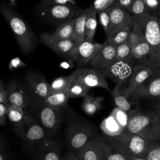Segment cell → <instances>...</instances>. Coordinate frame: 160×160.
<instances>
[{"mask_svg": "<svg viewBox=\"0 0 160 160\" xmlns=\"http://www.w3.org/2000/svg\"><path fill=\"white\" fill-rule=\"evenodd\" d=\"M132 19V31L142 36L151 48L149 66L160 67V24L159 18L147 12Z\"/></svg>", "mask_w": 160, "mask_h": 160, "instance_id": "6da1fadb", "label": "cell"}, {"mask_svg": "<svg viewBox=\"0 0 160 160\" xmlns=\"http://www.w3.org/2000/svg\"><path fill=\"white\" fill-rule=\"evenodd\" d=\"M126 131L151 141H160V118L155 112L131 110Z\"/></svg>", "mask_w": 160, "mask_h": 160, "instance_id": "7a4b0ae2", "label": "cell"}, {"mask_svg": "<svg viewBox=\"0 0 160 160\" xmlns=\"http://www.w3.org/2000/svg\"><path fill=\"white\" fill-rule=\"evenodd\" d=\"M92 124L74 116H69L65 124V136L69 151L76 154L98 136Z\"/></svg>", "mask_w": 160, "mask_h": 160, "instance_id": "3957f363", "label": "cell"}, {"mask_svg": "<svg viewBox=\"0 0 160 160\" xmlns=\"http://www.w3.org/2000/svg\"><path fill=\"white\" fill-rule=\"evenodd\" d=\"M28 111L43 127L49 136L56 133L61 127L62 115L48 105L43 99L33 97Z\"/></svg>", "mask_w": 160, "mask_h": 160, "instance_id": "277c9868", "label": "cell"}, {"mask_svg": "<svg viewBox=\"0 0 160 160\" xmlns=\"http://www.w3.org/2000/svg\"><path fill=\"white\" fill-rule=\"evenodd\" d=\"M0 12L9 24L21 50L29 52L35 44L33 32L10 6L0 3Z\"/></svg>", "mask_w": 160, "mask_h": 160, "instance_id": "5b68a950", "label": "cell"}, {"mask_svg": "<svg viewBox=\"0 0 160 160\" xmlns=\"http://www.w3.org/2000/svg\"><path fill=\"white\" fill-rule=\"evenodd\" d=\"M104 139L122 151L129 159L133 158L144 157L152 142L126 130L116 137L107 136Z\"/></svg>", "mask_w": 160, "mask_h": 160, "instance_id": "8992f818", "label": "cell"}, {"mask_svg": "<svg viewBox=\"0 0 160 160\" xmlns=\"http://www.w3.org/2000/svg\"><path fill=\"white\" fill-rule=\"evenodd\" d=\"M14 130L19 138L31 145L49 138L45 129L28 111H25L22 121Z\"/></svg>", "mask_w": 160, "mask_h": 160, "instance_id": "52a82bcc", "label": "cell"}, {"mask_svg": "<svg viewBox=\"0 0 160 160\" xmlns=\"http://www.w3.org/2000/svg\"><path fill=\"white\" fill-rule=\"evenodd\" d=\"M71 75L75 79L89 89L101 88L109 91L106 77L99 69L79 66Z\"/></svg>", "mask_w": 160, "mask_h": 160, "instance_id": "ba28073f", "label": "cell"}, {"mask_svg": "<svg viewBox=\"0 0 160 160\" xmlns=\"http://www.w3.org/2000/svg\"><path fill=\"white\" fill-rule=\"evenodd\" d=\"M102 44L84 40L76 44L66 55L79 66H84L94 58Z\"/></svg>", "mask_w": 160, "mask_h": 160, "instance_id": "9c48e42d", "label": "cell"}, {"mask_svg": "<svg viewBox=\"0 0 160 160\" xmlns=\"http://www.w3.org/2000/svg\"><path fill=\"white\" fill-rule=\"evenodd\" d=\"M159 68V67H158ZM157 68H152L142 63H137L132 69L127 86L123 89L125 96L129 99L134 91L142 84L156 71Z\"/></svg>", "mask_w": 160, "mask_h": 160, "instance_id": "30bf717a", "label": "cell"}, {"mask_svg": "<svg viewBox=\"0 0 160 160\" xmlns=\"http://www.w3.org/2000/svg\"><path fill=\"white\" fill-rule=\"evenodd\" d=\"M131 98L134 101L142 98L160 99V67L155 72L132 93Z\"/></svg>", "mask_w": 160, "mask_h": 160, "instance_id": "8fae6325", "label": "cell"}, {"mask_svg": "<svg viewBox=\"0 0 160 160\" xmlns=\"http://www.w3.org/2000/svg\"><path fill=\"white\" fill-rule=\"evenodd\" d=\"M7 104H13L23 109L28 108L34 97L30 89L28 90L16 82L9 83L5 89Z\"/></svg>", "mask_w": 160, "mask_h": 160, "instance_id": "7c38bea8", "label": "cell"}, {"mask_svg": "<svg viewBox=\"0 0 160 160\" xmlns=\"http://www.w3.org/2000/svg\"><path fill=\"white\" fill-rule=\"evenodd\" d=\"M136 64L116 61L111 65L101 71L106 78L111 79L116 84L122 85L128 81Z\"/></svg>", "mask_w": 160, "mask_h": 160, "instance_id": "4fadbf2b", "label": "cell"}, {"mask_svg": "<svg viewBox=\"0 0 160 160\" xmlns=\"http://www.w3.org/2000/svg\"><path fill=\"white\" fill-rule=\"evenodd\" d=\"M109 14L112 28L111 34L121 29L132 31V16L126 9L116 5L109 8Z\"/></svg>", "mask_w": 160, "mask_h": 160, "instance_id": "5bb4252c", "label": "cell"}, {"mask_svg": "<svg viewBox=\"0 0 160 160\" xmlns=\"http://www.w3.org/2000/svg\"><path fill=\"white\" fill-rule=\"evenodd\" d=\"M130 42L132 56L137 63L149 66L151 48L144 38L132 31L130 34Z\"/></svg>", "mask_w": 160, "mask_h": 160, "instance_id": "9a60e30c", "label": "cell"}, {"mask_svg": "<svg viewBox=\"0 0 160 160\" xmlns=\"http://www.w3.org/2000/svg\"><path fill=\"white\" fill-rule=\"evenodd\" d=\"M116 47L105 41L89 64L95 69L99 70L105 69L116 61Z\"/></svg>", "mask_w": 160, "mask_h": 160, "instance_id": "2e32d148", "label": "cell"}, {"mask_svg": "<svg viewBox=\"0 0 160 160\" xmlns=\"http://www.w3.org/2000/svg\"><path fill=\"white\" fill-rule=\"evenodd\" d=\"M26 79L29 89L34 97L44 99L50 94V84L41 74L29 72L26 75Z\"/></svg>", "mask_w": 160, "mask_h": 160, "instance_id": "e0dca14e", "label": "cell"}, {"mask_svg": "<svg viewBox=\"0 0 160 160\" xmlns=\"http://www.w3.org/2000/svg\"><path fill=\"white\" fill-rule=\"evenodd\" d=\"M101 141L98 136L74 154L79 160H104Z\"/></svg>", "mask_w": 160, "mask_h": 160, "instance_id": "ac0fdd59", "label": "cell"}, {"mask_svg": "<svg viewBox=\"0 0 160 160\" xmlns=\"http://www.w3.org/2000/svg\"><path fill=\"white\" fill-rule=\"evenodd\" d=\"M33 145L39 160H62L58 146L52 140L47 138Z\"/></svg>", "mask_w": 160, "mask_h": 160, "instance_id": "d6986e66", "label": "cell"}, {"mask_svg": "<svg viewBox=\"0 0 160 160\" xmlns=\"http://www.w3.org/2000/svg\"><path fill=\"white\" fill-rule=\"evenodd\" d=\"M79 12L74 4H51L48 9L49 16L56 21L64 22L74 18Z\"/></svg>", "mask_w": 160, "mask_h": 160, "instance_id": "ffe728a7", "label": "cell"}, {"mask_svg": "<svg viewBox=\"0 0 160 160\" xmlns=\"http://www.w3.org/2000/svg\"><path fill=\"white\" fill-rule=\"evenodd\" d=\"M42 42L58 54L67 55L71 49L77 44L71 40H56L51 38L50 34L43 33L41 35Z\"/></svg>", "mask_w": 160, "mask_h": 160, "instance_id": "44dd1931", "label": "cell"}, {"mask_svg": "<svg viewBox=\"0 0 160 160\" xmlns=\"http://www.w3.org/2000/svg\"><path fill=\"white\" fill-rule=\"evenodd\" d=\"M88 14V9L80 10L74 18V29L71 41L76 44L82 42L85 40L86 21Z\"/></svg>", "mask_w": 160, "mask_h": 160, "instance_id": "7402d4cb", "label": "cell"}, {"mask_svg": "<svg viewBox=\"0 0 160 160\" xmlns=\"http://www.w3.org/2000/svg\"><path fill=\"white\" fill-rule=\"evenodd\" d=\"M69 99L66 91H64L51 92L44 100L48 105L57 110L62 115L69 109L67 105Z\"/></svg>", "mask_w": 160, "mask_h": 160, "instance_id": "603a6c76", "label": "cell"}, {"mask_svg": "<svg viewBox=\"0 0 160 160\" xmlns=\"http://www.w3.org/2000/svg\"><path fill=\"white\" fill-rule=\"evenodd\" d=\"M74 29V18L61 23L52 34L51 38L56 40H71Z\"/></svg>", "mask_w": 160, "mask_h": 160, "instance_id": "cb8c5ba5", "label": "cell"}, {"mask_svg": "<svg viewBox=\"0 0 160 160\" xmlns=\"http://www.w3.org/2000/svg\"><path fill=\"white\" fill-rule=\"evenodd\" d=\"M100 128L108 137L111 138L116 137L124 131L110 114L102 120Z\"/></svg>", "mask_w": 160, "mask_h": 160, "instance_id": "d4e9b609", "label": "cell"}, {"mask_svg": "<svg viewBox=\"0 0 160 160\" xmlns=\"http://www.w3.org/2000/svg\"><path fill=\"white\" fill-rule=\"evenodd\" d=\"M122 85L120 84H116V86L111 92V94L116 105V107L119 108L126 112H129L131 110V103L128 100V98L125 96Z\"/></svg>", "mask_w": 160, "mask_h": 160, "instance_id": "484cf974", "label": "cell"}, {"mask_svg": "<svg viewBox=\"0 0 160 160\" xmlns=\"http://www.w3.org/2000/svg\"><path fill=\"white\" fill-rule=\"evenodd\" d=\"M101 146L104 160H130L122 151L108 142L103 138Z\"/></svg>", "mask_w": 160, "mask_h": 160, "instance_id": "4316f807", "label": "cell"}, {"mask_svg": "<svg viewBox=\"0 0 160 160\" xmlns=\"http://www.w3.org/2000/svg\"><path fill=\"white\" fill-rule=\"evenodd\" d=\"M116 61L132 64L136 62L132 56L130 37L127 41L116 47Z\"/></svg>", "mask_w": 160, "mask_h": 160, "instance_id": "83f0119b", "label": "cell"}, {"mask_svg": "<svg viewBox=\"0 0 160 160\" xmlns=\"http://www.w3.org/2000/svg\"><path fill=\"white\" fill-rule=\"evenodd\" d=\"M71 81L66 91L69 98H84L89 94L90 89L75 79L71 74Z\"/></svg>", "mask_w": 160, "mask_h": 160, "instance_id": "f1b7e54d", "label": "cell"}, {"mask_svg": "<svg viewBox=\"0 0 160 160\" xmlns=\"http://www.w3.org/2000/svg\"><path fill=\"white\" fill-rule=\"evenodd\" d=\"M102 101L103 98L102 97H93L88 94L84 98L82 103V110L88 115H93L101 109Z\"/></svg>", "mask_w": 160, "mask_h": 160, "instance_id": "f546056e", "label": "cell"}, {"mask_svg": "<svg viewBox=\"0 0 160 160\" xmlns=\"http://www.w3.org/2000/svg\"><path fill=\"white\" fill-rule=\"evenodd\" d=\"M88 14L86 21L85 26V40L88 41H94V36L96 33L97 28V19L96 14H98L96 11L90 9L89 7Z\"/></svg>", "mask_w": 160, "mask_h": 160, "instance_id": "4dcf8cb0", "label": "cell"}, {"mask_svg": "<svg viewBox=\"0 0 160 160\" xmlns=\"http://www.w3.org/2000/svg\"><path fill=\"white\" fill-rule=\"evenodd\" d=\"M25 115V109L19 106L9 104L8 106L7 116L14 128L18 126L23 120Z\"/></svg>", "mask_w": 160, "mask_h": 160, "instance_id": "1f68e13d", "label": "cell"}, {"mask_svg": "<svg viewBox=\"0 0 160 160\" xmlns=\"http://www.w3.org/2000/svg\"><path fill=\"white\" fill-rule=\"evenodd\" d=\"M132 31L121 29L113 32L110 35L106 37V42L114 46H118L127 41L130 37Z\"/></svg>", "mask_w": 160, "mask_h": 160, "instance_id": "d6a6232c", "label": "cell"}, {"mask_svg": "<svg viewBox=\"0 0 160 160\" xmlns=\"http://www.w3.org/2000/svg\"><path fill=\"white\" fill-rule=\"evenodd\" d=\"M71 81V74L68 76H60L57 78L50 84L51 92L66 91Z\"/></svg>", "mask_w": 160, "mask_h": 160, "instance_id": "836d02e7", "label": "cell"}, {"mask_svg": "<svg viewBox=\"0 0 160 160\" xmlns=\"http://www.w3.org/2000/svg\"><path fill=\"white\" fill-rule=\"evenodd\" d=\"M110 115L114 118V119L124 130H126L129 121L128 112H126L119 108L115 107L110 113Z\"/></svg>", "mask_w": 160, "mask_h": 160, "instance_id": "e575fe53", "label": "cell"}, {"mask_svg": "<svg viewBox=\"0 0 160 160\" xmlns=\"http://www.w3.org/2000/svg\"><path fill=\"white\" fill-rule=\"evenodd\" d=\"M99 15V21L101 25L102 26L106 37L108 36L111 32V23L110 19V14H109V8L101 11L98 12Z\"/></svg>", "mask_w": 160, "mask_h": 160, "instance_id": "d590c367", "label": "cell"}, {"mask_svg": "<svg viewBox=\"0 0 160 160\" xmlns=\"http://www.w3.org/2000/svg\"><path fill=\"white\" fill-rule=\"evenodd\" d=\"M116 5H118V0H94L89 8L98 13Z\"/></svg>", "mask_w": 160, "mask_h": 160, "instance_id": "8d00e7d4", "label": "cell"}, {"mask_svg": "<svg viewBox=\"0 0 160 160\" xmlns=\"http://www.w3.org/2000/svg\"><path fill=\"white\" fill-rule=\"evenodd\" d=\"M129 12L131 14L132 18H135L140 17L149 12L142 0H134Z\"/></svg>", "mask_w": 160, "mask_h": 160, "instance_id": "74e56055", "label": "cell"}, {"mask_svg": "<svg viewBox=\"0 0 160 160\" xmlns=\"http://www.w3.org/2000/svg\"><path fill=\"white\" fill-rule=\"evenodd\" d=\"M144 158L146 160H160V141L151 142Z\"/></svg>", "mask_w": 160, "mask_h": 160, "instance_id": "f35d334b", "label": "cell"}, {"mask_svg": "<svg viewBox=\"0 0 160 160\" xmlns=\"http://www.w3.org/2000/svg\"><path fill=\"white\" fill-rule=\"evenodd\" d=\"M149 12L151 14L158 12L160 7V0H142Z\"/></svg>", "mask_w": 160, "mask_h": 160, "instance_id": "ab89813d", "label": "cell"}, {"mask_svg": "<svg viewBox=\"0 0 160 160\" xmlns=\"http://www.w3.org/2000/svg\"><path fill=\"white\" fill-rule=\"evenodd\" d=\"M26 66V64L21 60V59L18 57H16L13 59H12L9 64V69L12 71L14 70L15 69H18L19 68H22V67H24Z\"/></svg>", "mask_w": 160, "mask_h": 160, "instance_id": "60d3db41", "label": "cell"}, {"mask_svg": "<svg viewBox=\"0 0 160 160\" xmlns=\"http://www.w3.org/2000/svg\"><path fill=\"white\" fill-rule=\"evenodd\" d=\"M8 114V105L4 103H0V126H4L6 122Z\"/></svg>", "mask_w": 160, "mask_h": 160, "instance_id": "b9f144b4", "label": "cell"}, {"mask_svg": "<svg viewBox=\"0 0 160 160\" xmlns=\"http://www.w3.org/2000/svg\"><path fill=\"white\" fill-rule=\"evenodd\" d=\"M134 0H118V5L130 12Z\"/></svg>", "mask_w": 160, "mask_h": 160, "instance_id": "7bdbcfd3", "label": "cell"}, {"mask_svg": "<svg viewBox=\"0 0 160 160\" xmlns=\"http://www.w3.org/2000/svg\"><path fill=\"white\" fill-rule=\"evenodd\" d=\"M0 160H6V152L3 140L0 135Z\"/></svg>", "mask_w": 160, "mask_h": 160, "instance_id": "ee69618b", "label": "cell"}, {"mask_svg": "<svg viewBox=\"0 0 160 160\" xmlns=\"http://www.w3.org/2000/svg\"><path fill=\"white\" fill-rule=\"evenodd\" d=\"M75 4L76 2L74 0H53L51 4ZM50 4V5H51Z\"/></svg>", "mask_w": 160, "mask_h": 160, "instance_id": "f6af8a7d", "label": "cell"}, {"mask_svg": "<svg viewBox=\"0 0 160 160\" xmlns=\"http://www.w3.org/2000/svg\"><path fill=\"white\" fill-rule=\"evenodd\" d=\"M62 160H79L76 156L72 152L68 151L62 157Z\"/></svg>", "mask_w": 160, "mask_h": 160, "instance_id": "bcb514c9", "label": "cell"}, {"mask_svg": "<svg viewBox=\"0 0 160 160\" xmlns=\"http://www.w3.org/2000/svg\"><path fill=\"white\" fill-rule=\"evenodd\" d=\"M0 103H4L7 104V95L5 89L0 91Z\"/></svg>", "mask_w": 160, "mask_h": 160, "instance_id": "7dc6e473", "label": "cell"}, {"mask_svg": "<svg viewBox=\"0 0 160 160\" xmlns=\"http://www.w3.org/2000/svg\"><path fill=\"white\" fill-rule=\"evenodd\" d=\"M53 0H43L42 2H41V4L44 5V6H48V5H49L51 4V2H52Z\"/></svg>", "mask_w": 160, "mask_h": 160, "instance_id": "c3c4849f", "label": "cell"}, {"mask_svg": "<svg viewBox=\"0 0 160 160\" xmlns=\"http://www.w3.org/2000/svg\"><path fill=\"white\" fill-rule=\"evenodd\" d=\"M155 110H160V99L158 100L155 105Z\"/></svg>", "mask_w": 160, "mask_h": 160, "instance_id": "681fc988", "label": "cell"}, {"mask_svg": "<svg viewBox=\"0 0 160 160\" xmlns=\"http://www.w3.org/2000/svg\"><path fill=\"white\" fill-rule=\"evenodd\" d=\"M5 89H6V88H5V86L3 83V82L1 80H0V91L4 90Z\"/></svg>", "mask_w": 160, "mask_h": 160, "instance_id": "f907efd6", "label": "cell"}, {"mask_svg": "<svg viewBox=\"0 0 160 160\" xmlns=\"http://www.w3.org/2000/svg\"><path fill=\"white\" fill-rule=\"evenodd\" d=\"M130 160H146L144 157H138V158H133Z\"/></svg>", "mask_w": 160, "mask_h": 160, "instance_id": "816d5d0a", "label": "cell"}, {"mask_svg": "<svg viewBox=\"0 0 160 160\" xmlns=\"http://www.w3.org/2000/svg\"><path fill=\"white\" fill-rule=\"evenodd\" d=\"M156 114L160 118V110H155L154 111Z\"/></svg>", "mask_w": 160, "mask_h": 160, "instance_id": "f5cc1de1", "label": "cell"}, {"mask_svg": "<svg viewBox=\"0 0 160 160\" xmlns=\"http://www.w3.org/2000/svg\"><path fill=\"white\" fill-rule=\"evenodd\" d=\"M10 1V2H11V3H12L14 5H16V4H15V1L16 0H9Z\"/></svg>", "mask_w": 160, "mask_h": 160, "instance_id": "db71d44e", "label": "cell"}, {"mask_svg": "<svg viewBox=\"0 0 160 160\" xmlns=\"http://www.w3.org/2000/svg\"><path fill=\"white\" fill-rule=\"evenodd\" d=\"M157 13L159 15V18H160V7H159V9H158V12H157Z\"/></svg>", "mask_w": 160, "mask_h": 160, "instance_id": "11a10c76", "label": "cell"}, {"mask_svg": "<svg viewBox=\"0 0 160 160\" xmlns=\"http://www.w3.org/2000/svg\"><path fill=\"white\" fill-rule=\"evenodd\" d=\"M159 24H160V18H159Z\"/></svg>", "mask_w": 160, "mask_h": 160, "instance_id": "9f6ffc18", "label": "cell"}]
</instances>
